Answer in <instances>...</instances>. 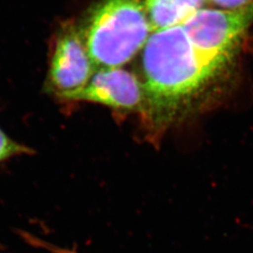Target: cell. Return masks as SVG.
Segmentation results:
<instances>
[{
  "label": "cell",
  "mask_w": 253,
  "mask_h": 253,
  "mask_svg": "<svg viewBox=\"0 0 253 253\" xmlns=\"http://www.w3.org/2000/svg\"><path fill=\"white\" fill-rule=\"evenodd\" d=\"M142 50L141 115L158 132L223 68L200 53L182 26L151 33Z\"/></svg>",
  "instance_id": "1"
},
{
  "label": "cell",
  "mask_w": 253,
  "mask_h": 253,
  "mask_svg": "<svg viewBox=\"0 0 253 253\" xmlns=\"http://www.w3.org/2000/svg\"><path fill=\"white\" fill-rule=\"evenodd\" d=\"M151 33L140 0H101L91 12L83 39L97 71L128 63Z\"/></svg>",
  "instance_id": "2"
},
{
  "label": "cell",
  "mask_w": 253,
  "mask_h": 253,
  "mask_svg": "<svg viewBox=\"0 0 253 253\" xmlns=\"http://www.w3.org/2000/svg\"><path fill=\"white\" fill-rule=\"evenodd\" d=\"M253 22V2L239 9L201 8L182 27L193 46L224 67Z\"/></svg>",
  "instance_id": "3"
},
{
  "label": "cell",
  "mask_w": 253,
  "mask_h": 253,
  "mask_svg": "<svg viewBox=\"0 0 253 253\" xmlns=\"http://www.w3.org/2000/svg\"><path fill=\"white\" fill-rule=\"evenodd\" d=\"M96 72L84 39L73 26L66 27L59 35L52 54L49 84L60 98L81 90Z\"/></svg>",
  "instance_id": "4"
},
{
  "label": "cell",
  "mask_w": 253,
  "mask_h": 253,
  "mask_svg": "<svg viewBox=\"0 0 253 253\" xmlns=\"http://www.w3.org/2000/svg\"><path fill=\"white\" fill-rule=\"evenodd\" d=\"M67 100L98 103L120 112L142 113L145 93L143 83L134 73L121 68L100 69L84 88Z\"/></svg>",
  "instance_id": "5"
},
{
  "label": "cell",
  "mask_w": 253,
  "mask_h": 253,
  "mask_svg": "<svg viewBox=\"0 0 253 253\" xmlns=\"http://www.w3.org/2000/svg\"><path fill=\"white\" fill-rule=\"evenodd\" d=\"M205 0H145V9L152 33L182 26L198 9Z\"/></svg>",
  "instance_id": "6"
},
{
  "label": "cell",
  "mask_w": 253,
  "mask_h": 253,
  "mask_svg": "<svg viewBox=\"0 0 253 253\" xmlns=\"http://www.w3.org/2000/svg\"><path fill=\"white\" fill-rule=\"evenodd\" d=\"M30 152H32L30 148L15 142L0 128V163L11 157Z\"/></svg>",
  "instance_id": "7"
},
{
  "label": "cell",
  "mask_w": 253,
  "mask_h": 253,
  "mask_svg": "<svg viewBox=\"0 0 253 253\" xmlns=\"http://www.w3.org/2000/svg\"><path fill=\"white\" fill-rule=\"evenodd\" d=\"M219 9H234L243 8L253 3V0H208Z\"/></svg>",
  "instance_id": "8"
},
{
  "label": "cell",
  "mask_w": 253,
  "mask_h": 253,
  "mask_svg": "<svg viewBox=\"0 0 253 253\" xmlns=\"http://www.w3.org/2000/svg\"><path fill=\"white\" fill-rule=\"evenodd\" d=\"M0 253H3V252H2V251H0Z\"/></svg>",
  "instance_id": "9"
},
{
  "label": "cell",
  "mask_w": 253,
  "mask_h": 253,
  "mask_svg": "<svg viewBox=\"0 0 253 253\" xmlns=\"http://www.w3.org/2000/svg\"><path fill=\"white\" fill-rule=\"evenodd\" d=\"M205 1H207V2H208V0H205Z\"/></svg>",
  "instance_id": "10"
}]
</instances>
